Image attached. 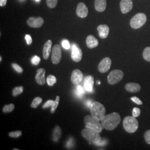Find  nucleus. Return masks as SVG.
Returning a JSON list of instances; mask_svg holds the SVG:
<instances>
[{"instance_id": "9d476101", "label": "nucleus", "mask_w": 150, "mask_h": 150, "mask_svg": "<svg viewBox=\"0 0 150 150\" xmlns=\"http://www.w3.org/2000/svg\"><path fill=\"white\" fill-rule=\"evenodd\" d=\"M27 25L32 28H39L41 27L44 23L43 18L41 17H30L27 21Z\"/></svg>"}, {"instance_id": "4be33fe9", "label": "nucleus", "mask_w": 150, "mask_h": 150, "mask_svg": "<svg viewBox=\"0 0 150 150\" xmlns=\"http://www.w3.org/2000/svg\"><path fill=\"white\" fill-rule=\"evenodd\" d=\"M61 135V130L59 126H57L54 129L53 134V140L54 142H57Z\"/></svg>"}, {"instance_id": "2f4dec72", "label": "nucleus", "mask_w": 150, "mask_h": 150, "mask_svg": "<svg viewBox=\"0 0 150 150\" xmlns=\"http://www.w3.org/2000/svg\"><path fill=\"white\" fill-rule=\"evenodd\" d=\"M12 66L13 68V69L17 71L18 73H22L23 72V69H22L21 67L18 64H12Z\"/></svg>"}, {"instance_id": "c9c22d12", "label": "nucleus", "mask_w": 150, "mask_h": 150, "mask_svg": "<svg viewBox=\"0 0 150 150\" xmlns=\"http://www.w3.org/2000/svg\"><path fill=\"white\" fill-rule=\"evenodd\" d=\"M62 47L66 49V50H68L69 49L70 47V42L66 40H64L62 42Z\"/></svg>"}, {"instance_id": "423d86ee", "label": "nucleus", "mask_w": 150, "mask_h": 150, "mask_svg": "<svg viewBox=\"0 0 150 150\" xmlns=\"http://www.w3.org/2000/svg\"><path fill=\"white\" fill-rule=\"evenodd\" d=\"M147 17L145 13H139L135 15L130 21V26L134 29H139L145 25Z\"/></svg>"}, {"instance_id": "20e7f679", "label": "nucleus", "mask_w": 150, "mask_h": 150, "mask_svg": "<svg viewBox=\"0 0 150 150\" xmlns=\"http://www.w3.org/2000/svg\"><path fill=\"white\" fill-rule=\"evenodd\" d=\"M124 129L129 133H134L139 127V122L134 116H127L123 121Z\"/></svg>"}, {"instance_id": "0eeeda50", "label": "nucleus", "mask_w": 150, "mask_h": 150, "mask_svg": "<svg viewBox=\"0 0 150 150\" xmlns=\"http://www.w3.org/2000/svg\"><path fill=\"white\" fill-rule=\"evenodd\" d=\"M123 75V72L121 70H113L108 76L107 81L110 85H115L122 80Z\"/></svg>"}, {"instance_id": "4468645a", "label": "nucleus", "mask_w": 150, "mask_h": 150, "mask_svg": "<svg viewBox=\"0 0 150 150\" xmlns=\"http://www.w3.org/2000/svg\"><path fill=\"white\" fill-rule=\"evenodd\" d=\"M83 79V74L80 70L76 69L72 73L71 77V81L74 85H78L80 83Z\"/></svg>"}, {"instance_id": "37998d69", "label": "nucleus", "mask_w": 150, "mask_h": 150, "mask_svg": "<svg viewBox=\"0 0 150 150\" xmlns=\"http://www.w3.org/2000/svg\"><path fill=\"white\" fill-rule=\"evenodd\" d=\"M36 2H39L40 1V0H35Z\"/></svg>"}, {"instance_id": "f704fd0d", "label": "nucleus", "mask_w": 150, "mask_h": 150, "mask_svg": "<svg viewBox=\"0 0 150 150\" xmlns=\"http://www.w3.org/2000/svg\"><path fill=\"white\" fill-rule=\"evenodd\" d=\"M144 138L145 141L147 142V144H150V129L147 130L144 134Z\"/></svg>"}, {"instance_id": "a19ab883", "label": "nucleus", "mask_w": 150, "mask_h": 150, "mask_svg": "<svg viewBox=\"0 0 150 150\" xmlns=\"http://www.w3.org/2000/svg\"><path fill=\"white\" fill-rule=\"evenodd\" d=\"M72 143H73V140L72 139H70V140H69V142H67V147H70L71 146V145H73L72 144Z\"/></svg>"}, {"instance_id": "ea45409f", "label": "nucleus", "mask_w": 150, "mask_h": 150, "mask_svg": "<svg viewBox=\"0 0 150 150\" xmlns=\"http://www.w3.org/2000/svg\"><path fill=\"white\" fill-rule=\"evenodd\" d=\"M7 0H0V6L1 7L5 6L6 5Z\"/></svg>"}, {"instance_id": "49530a36", "label": "nucleus", "mask_w": 150, "mask_h": 150, "mask_svg": "<svg viewBox=\"0 0 150 150\" xmlns=\"http://www.w3.org/2000/svg\"><path fill=\"white\" fill-rule=\"evenodd\" d=\"M20 1H23V0H20Z\"/></svg>"}, {"instance_id": "4c0bfd02", "label": "nucleus", "mask_w": 150, "mask_h": 150, "mask_svg": "<svg viewBox=\"0 0 150 150\" xmlns=\"http://www.w3.org/2000/svg\"><path fill=\"white\" fill-rule=\"evenodd\" d=\"M54 101L53 100H48L47 102H46L42 106L43 108H46L47 107H51L52 106L53 103H54Z\"/></svg>"}, {"instance_id": "b1692460", "label": "nucleus", "mask_w": 150, "mask_h": 150, "mask_svg": "<svg viewBox=\"0 0 150 150\" xmlns=\"http://www.w3.org/2000/svg\"><path fill=\"white\" fill-rule=\"evenodd\" d=\"M76 94L77 95V96L79 98H82L83 96V95L85 94V90L83 89V88L80 86V85H78L77 86L76 88Z\"/></svg>"}, {"instance_id": "c756f323", "label": "nucleus", "mask_w": 150, "mask_h": 150, "mask_svg": "<svg viewBox=\"0 0 150 150\" xmlns=\"http://www.w3.org/2000/svg\"><path fill=\"white\" fill-rule=\"evenodd\" d=\"M58 0H46L47 5L50 8H54L57 4Z\"/></svg>"}, {"instance_id": "412c9836", "label": "nucleus", "mask_w": 150, "mask_h": 150, "mask_svg": "<svg viewBox=\"0 0 150 150\" xmlns=\"http://www.w3.org/2000/svg\"><path fill=\"white\" fill-rule=\"evenodd\" d=\"M126 90L130 92H137L141 90V86L136 83H128L125 86Z\"/></svg>"}, {"instance_id": "6e6552de", "label": "nucleus", "mask_w": 150, "mask_h": 150, "mask_svg": "<svg viewBox=\"0 0 150 150\" xmlns=\"http://www.w3.org/2000/svg\"><path fill=\"white\" fill-rule=\"evenodd\" d=\"M62 56L61 49L59 45H55L52 50V62L54 64H58Z\"/></svg>"}, {"instance_id": "ddd939ff", "label": "nucleus", "mask_w": 150, "mask_h": 150, "mask_svg": "<svg viewBox=\"0 0 150 150\" xmlns=\"http://www.w3.org/2000/svg\"><path fill=\"white\" fill-rule=\"evenodd\" d=\"M88 8L86 5L83 3L80 2L79 4L76 9V15L81 18H85L88 15Z\"/></svg>"}, {"instance_id": "7ed1b4c3", "label": "nucleus", "mask_w": 150, "mask_h": 150, "mask_svg": "<svg viewBox=\"0 0 150 150\" xmlns=\"http://www.w3.org/2000/svg\"><path fill=\"white\" fill-rule=\"evenodd\" d=\"M91 116L101 121L105 115L106 109L105 106L98 102H93L90 107Z\"/></svg>"}, {"instance_id": "5701e85b", "label": "nucleus", "mask_w": 150, "mask_h": 150, "mask_svg": "<svg viewBox=\"0 0 150 150\" xmlns=\"http://www.w3.org/2000/svg\"><path fill=\"white\" fill-rule=\"evenodd\" d=\"M143 57L146 61L150 62V47H147L144 49L143 52Z\"/></svg>"}, {"instance_id": "393cba45", "label": "nucleus", "mask_w": 150, "mask_h": 150, "mask_svg": "<svg viewBox=\"0 0 150 150\" xmlns=\"http://www.w3.org/2000/svg\"><path fill=\"white\" fill-rule=\"evenodd\" d=\"M42 99L41 97H36V98L33 100L32 103H31V106L32 108H37L38 106L42 102Z\"/></svg>"}, {"instance_id": "2eb2a0df", "label": "nucleus", "mask_w": 150, "mask_h": 150, "mask_svg": "<svg viewBox=\"0 0 150 150\" xmlns=\"http://www.w3.org/2000/svg\"><path fill=\"white\" fill-rule=\"evenodd\" d=\"M94 85V79L91 75L87 76L84 80V87L86 91L91 92L93 91Z\"/></svg>"}, {"instance_id": "a211bd4d", "label": "nucleus", "mask_w": 150, "mask_h": 150, "mask_svg": "<svg viewBox=\"0 0 150 150\" xmlns=\"http://www.w3.org/2000/svg\"><path fill=\"white\" fill-rule=\"evenodd\" d=\"M52 42L51 40H48L45 43L43 48V56L44 59H47L51 51Z\"/></svg>"}, {"instance_id": "dca6fc26", "label": "nucleus", "mask_w": 150, "mask_h": 150, "mask_svg": "<svg viewBox=\"0 0 150 150\" xmlns=\"http://www.w3.org/2000/svg\"><path fill=\"white\" fill-rule=\"evenodd\" d=\"M45 74H46V71L42 68L39 69L37 70V74L35 77V80L38 85H43L45 84Z\"/></svg>"}, {"instance_id": "58836bf2", "label": "nucleus", "mask_w": 150, "mask_h": 150, "mask_svg": "<svg viewBox=\"0 0 150 150\" xmlns=\"http://www.w3.org/2000/svg\"><path fill=\"white\" fill-rule=\"evenodd\" d=\"M25 40L26 41V42H27V44L28 45H30L32 43V38H31L30 35H26L25 36Z\"/></svg>"}, {"instance_id": "c85d7f7f", "label": "nucleus", "mask_w": 150, "mask_h": 150, "mask_svg": "<svg viewBox=\"0 0 150 150\" xmlns=\"http://www.w3.org/2000/svg\"><path fill=\"white\" fill-rule=\"evenodd\" d=\"M59 99H60V97L59 96L56 97V100L54 101V103H53V105L52 106V108H51V113H54V111L56 110L57 107L59 105Z\"/></svg>"}, {"instance_id": "72a5a7b5", "label": "nucleus", "mask_w": 150, "mask_h": 150, "mask_svg": "<svg viewBox=\"0 0 150 150\" xmlns=\"http://www.w3.org/2000/svg\"><path fill=\"white\" fill-rule=\"evenodd\" d=\"M41 61L40 58L38 56H35L34 57H33L31 59V62L34 65H38L39 64L40 62Z\"/></svg>"}, {"instance_id": "f257e3e1", "label": "nucleus", "mask_w": 150, "mask_h": 150, "mask_svg": "<svg viewBox=\"0 0 150 150\" xmlns=\"http://www.w3.org/2000/svg\"><path fill=\"white\" fill-rule=\"evenodd\" d=\"M121 120L120 115L118 113L113 112L105 115L100 121L106 129L113 130L117 127Z\"/></svg>"}, {"instance_id": "79ce46f5", "label": "nucleus", "mask_w": 150, "mask_h": 150, "mask_svg": "<svg viewBox=\"0 0 150 150\" xmlns=\"http://www.w3.org/2000/svg\"><path fill=\"white\" fill-rule=\"evenodd\" d=\"M93 103V102L91 101V100H88L87 102H86V104L87 105V106H88V107H91V105H92V104Z\"/></svg>"}, {"instance_id": "aec40b11", "label": "nucleus", "mask_w": 150, "mask_h": 150, "mask_svg": "<svg viewBox=\"0 0 150 150\" xmlns=\"http://www.w3.org/2000/svg\"><path fill=\"white\" fill-rule=\"evenodd\" d=\"M106 0H95V8L96 11L103 12L106 8Z\"/></svg>"}, {"instance_id": "7c9ffc66", "label": "nucleus", "mask_w": 150, "mask_h": 150, "mask_svg": "<svg viewBox=\"0 0 150 150\" xmlns=\"http://www.w3.org/2000/svg\"><path fill=\"white\" fill-rule=\"evenodd\" d=\"M22 135V132L21 131H13L11 132L8 134V136L11 137L13 138H17Z\"/></svg>"}, {"instance_id": "473e14b6", "label": "nucleus", "mask_w": 150, "mask_h": 150, "mask_svg": "<svg viewBox=\"0 0 150 150\" xmlns=\"http://www.w3.org/2000/svg\"><path fill=\"white\" fill-rule=\"evenodd\" d=\"M141 113V110L137 107H134L132 111V115L134 117H137L139 116Z\"/></svg>"}, {"instance_id": "f8f14e48", "label": "nucleus", "mask_w": 150, "mask_h": 150, "mask_svg": "<svg viewBox=\"0 0 150 150\" xmlns=\"http://www.w3.org/2000/svg\"><path fill=\"white\" fill-rule=\"evenodd\" d=\"M120 5L121 11L122 13H128L133 7V2L132 0H121Z\"/></svg>"}, {"instance_id": "9b49d317", "label": "nucleus", "mask_w": 150, "mask_h": 150, "mask_svg": "<svg viewBox=\"0 0 150 150\" xmlns=\"http://www.w3.org/2000/svg\"><path fill=\"white\" fill-rule=\"evenodd\" d=\"M82 57V50L76 44H74L72 46L71 59L74 61L78 62L81 60Z\"/></svg>"}, {"instance_id": "1a4fd4ad", "label": "nucleus", "mask_w": 150, "mask_h": 150, "mask_svg": "<svg viewBox=\"0 0 150 150\" xmlns=\"http://www.w3.org/2000/svg\"><path fill=\"white\" fill-rule=\"evenodd\" d=\"M111 65V59L109 57H105L98 64V69L101 73H106L110 70Z\"/></svg>"}, {"instance_id": "cd10ccee", "label": "nucleus", "mask_w": 150, "mask_h": 150, "mask_svg": "<svg viewBox=\"0 0 150 150\" xmlns=\"http://www.w3.org/2000/svg\"><path fill=\"white\" fill-rule=\"evenodd\" d=\"M15 108V105L11 103L8 105H5L3 108V112L4 113H9L12 112Z\"/></svg>"}, {"instance_id": "a18cd8bd", "label": "nucleus", "mask_w": 150, "mask_h": 150, "mask_svg": "<svg viewBox=\"0 0 150 150\" xmlns=\"http://www.w3.org/2000/svg\"><path fill=\"white\" fill-rule=\"evenodd\" d=\"M0 61H2V57H1V56L0 57Z\"/></svg>"}, {"instance_id": "39448f33", "label": "nucleus", "mask_w": 150, "mask_h": 150, "mask_svg": "<svg viewBox=\"0 0 150 150\" xmlns=\"http://www.w3.org/2000/svg\"><path fill=\"white\" fill-rule=\"evenodd\" d=\"M100 120L93 117L92 116L87 115L84 118V122L86 125V127L95 129L101 133L102 129L104 128V126H103L101 122H100Z\"/></svg>"}, {"instance_id": "a878e982", "label": "nucleus", "mask_w": 150, "mask_h": 150, "mask_svg": "<svg viewBox=\"0 0 150 150\" xmlns=\"http://www.w3.org/2000/svg\"><path fill=\"white\" fill-rule=\"evenodd\" d=\"M56 78L53 75H49L47 78V83L48 86H52L56 82Z\"/></svg>"}, {"instance_id": "f03ea898", "label": "nucleus", "mask_w": 150, "mask_h": 150, "mask_svg": "<svg viewBox=\"0 0 150 150\" xmlns=\"http://www.w3.org/2000/svg\"><path fill=\"white\" fill-rule=\"evenodd\" d=\"M81 134L85 139L94 144H96L101 140L100 132L93 129L86 127L82 131Z\"/></svg>"}, {"instance_id": "c03bdc74", "label": "nucleus", "mask_w": 150, "mask_h": 150, "mask_svg": "<svg viewBox=\"0 0 150 150\" xmlns=\"http://www.w3.org/2000/svg\"><path fill=\"white\" fill-rule=\"evenodd\" d=\"M100 83H101V82H99V81H98V82H97V84H98V85H99V84H100Z\"/></svg>"}, {"instance_id": "f3484780", "label": "nucleus", "mask_w": 150, "mask_h": 150, "mask_svg": "<svg viewBox=\"0 0 150 150\" xmlns=\"http://www.w3.org/2000/svg\"><path fill=\"white\" fill-rule=\"evenodd\" d=\"M97 31L98 32V35L101 38H106L108 36L110 28L106 25H100L97 27Z\"/></svg>"}, {"instance_id": "bb28decb", "label": "nucleus", "mask_w": 150, "mask_h": 150, "mask_svg": "<svg viewBox=\"0 0 150 150\" xmlns=\"http://www.w3.org/2000/svg\"><path fill=\"white\" fill-rule=\"evenodd\" d=\"M23 91V87L22 86L16 87L12 91V95L13 96H17V95L22 93Z\"/></svg>"}, {"instance_id": "6ab92c4d", "label": "nucleus", "mask_w": 150, "mask_h": 150, "mask_svg": "<svg viewBox=\"0 0 150 150\" xmlns=\"http://www.w3.org/2000/svg\"><path fill=\"white\" fill-rule=\"evenodd\" d=\"M86 45L89 48H95L98 45V41L92 35H89L86 38Z\"/></svg>"}, {"instance_id": "e433bc0d", "label": "nucleus", "mask_w": 150, "mask_h": 150, "mask_svg": "<svg viewBox=\"0 0 150 150\" xmlns=\"http://www.w3.org/2000/svg\"><path fill=\"white\" fill-rule=\"evenodd\" d=\"M131 100H132V101H133L134 103H136V104H137V105H142V104H143L142 102L139 100V98H138L137 97H131Z\"/></svg>"}]
</instances>
